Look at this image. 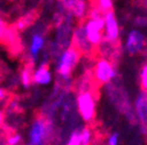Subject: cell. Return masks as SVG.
<instances>
[{
    "mask_svg": "<svg viewBox=\"0 0 147 145\" xmlns=\"http://www.w3.org/2000/svg\"><path fill=\"white\" fill-rule=\"evenodd\" d=\"M4 121H5V113H4L3 107L0 106V126L4 125Z\"/></svg>",
    "mask_w": 147,
    "mask_h": 145,
    "instance_id": "20",
    "label": "cell"
},
{
    "mask_svg": "<svg viewBox=\"0 0 147 145\" xmlns=\"http://www.w3.org/2000/svg\"><path fill=\"white\" fill-rule=\"evenodd\" d=\"M11 96H12V95L9 94L8 90L5 89V88H3L1 86H0V106L3 107V109H4V107H5L6 102L9 100Z\"/></svg>",
    "mask_w": 147,
    "mask_h": 145,
    "instance_id": "17",
    "label": "cell"
},
{
    "mask_svg": "<svg viewBox=\"0 0 147 145\" xmlns=\"http://www.w3.org/2000/svg\"><path fill=\"white\" fill-rule=\"evenodd\" d=\"M119 132H115V134H112L111 136H110L109 138H107V144L109 145H117L118 143H119Z\"/></svg>",
    "mask_w": 147,
    "mask_h": 145,
    "instance_id": "19",
    "label": "cell"
},
{
    "mask_svg": "<svg viewBox=\"0 0 147 145\" xmlns=\"http://www.w3.org/2000/svg\"><path fill=\"white\" fill-rule=\"evenodd\" d=\"M116 74L117 73H116L115 66L109 59H99L96 63L95 70H94V76H95L96 81L99 85L110 82L116 77Z\"/></svg>",
    "mask_w": 147,
    "mask_h": 145,
    "instance_id": "7",
    "label": "cell"
},
{
    "mask_svg": "<svg viewBox=\"0 0 147 145\" xmlns=\"http://www.w3.org/2000/svg\"><path fill=\"white\" fill-rule=\"evenodd\" d=\"M8 31H9V26L3 19H0V43L5 42Z\"/></svg>",
    "mask_w": 147,
    "mask_h": 145,
    "instance_id": "16",
    "label": "cell"
},
{
    "mask_svg": "<svg viewBox=\"0 0 147 145\" xmlns=\"http://www.w3.org/2000/svg\"><path fill=\"white\" fill-rule=\"evenodd\" d=\"M54 132V126L50 120L45 115H38L28 131V144L32 145H42L48 143V139L51 138Z\"/></svg>",
    "mask_w": 147,
    "mask_h": 145,
    "instance_id": "2",
    "label": "cell"
},
{
    "mask_svg": "<svg viewBox=\"0 0 147 145\" xmlns=\"http://www.w3.org/2000/svg\"><path fill=\"white\" fill-rule=\"evenodd\" d=\"M5 71H4V67H3V64H0V80H3L4 77H5Z\"/></svg>",
    "mask_w": 147,
    "mask_h": 145,
    "instance_id": "21",
    "label": "cell"
},
{
    "mask_svg": "<svg viewBox=\"0 0 147 145\" xmlns=\"http://www.w3.org/2000/svg\"><path fill=\"white\" fill-rule=\"evenodd\" d=\"M46 45V37L42 31L36 30L30 37V42H29V47H28V56H27V61L35 64V62L38 61L40 52L43 50Z\"/></svg>",
    "mask_w": 147,
    "mask_h": 145,
    "instance_id": "9",
    "label": "cell"
},
{
    "mask_svg": "<svg viewBox=\"0 0 147 145\" xmlns=\"http://www.w3.org/2000/svg\"><path fill=\"white\" fill-rule=\"evenodd\" d=\"M33 66H34V64L27 61V63L24 65V67L21 70L20 80L25 88H29L30 85L33 84V71H34Z\"/></svg>",
    "mask_w": 147,
    "mask_h": 145,
    "instance_id": "12",
    "label": "cell"
},
{
    "mask_svg": "<svg viewBox=\"0 0 147 145\" xmlns=\"http://www.w3.org/2000/svg\"><path fill=\"white\" fill-rule=\"evenodd\" d=\"M146 47V37L141 30L132 29L126 36L125 41V50L128 55L134 56L141 52Z\"/></svg>",
    "mask_w": 147,
    "mask_h": 145,
    "instance_id": "6",
    "label": "cell"
},
{
    "mask_svg": "<svg viewBox=\"0 0 147 145\" xmlns=\"http://www.w3.org/2000/svg\"><path fill=\"white\" fill-rule=\"evenodd\" d=\"M134 107L137 117L140 121L141 125L147 126V90H142L136 98Z\"/></svg>",
    "mask_w": 147,
    "mask_h": 145,
    "instance_id": "11",
    "label": "cell"
},
{
    "mask_svg": "<svg viewBox=\"0 0 147 145\" xmlns=\"http://www.w3.org/2000/svg\"><path fill=\"white\" fill-rule=\"evenodd\" d=\"M71 45L74 48H76L81 55L84 53V55H90L92 52L94 45L91 44L88 39H86V35H85V29L83 26V22L81 25H78L75 30L72 31V36H71Z\"/></svg>",
    "mask_w": 147,
    "mask_h": 145,
    "instance_id": "8",
    "label": "cell"
},
{
    "mask_svg": "<svg viewBox=\"0 0 147 145\" xmlns=\"http://www.w3.org/2000/svg\"><path fill=\"white\" fill-rule=\"evenodd\" d=\"M88 41L94 47L100 44L104 39V16L90 17L83 22Z\"/></svg>",
    "mask_w": 147,
    "mask_h": 145,
    "instance_id": "4",
    "label": "cell"
},
{
    "mask_svg": "<svg viewBox=\"0 0 147 145\" xmlns=\"http://www.w3.org/2000/svg\"><path fill=\"white\" fill-rule=\"evenodd\" d=\"M140 80H141V88L142 90H147V64L144 65L140 72Z\"/></svg>",
    "mask_w": 147,
    "mask_h": 145,
    "instance_id": "18",
    "label": "cell"
},
{
    "mask_svg": "<svg viewBox=\"0 0 147 145\" xmlns=\"http://www.w3.org/2000/svg\"><path fill=\"white\" fill-rule=\"evenodd\" d=\"M77 109L82 120L86 123L92 122L96 117V99L91 90L81 92L77 96Z\"/></svg>",
    "mask_w": 147,
    "mask_h": 145,
    "instance_id": "3",
    "label": "cell"
},
{
    "mask_svg": "<svg viewBox=\"0 0 147 145\" xmlns=\"http://www.w3.org/2000/svg\"><path fill=\"white\" fill-rule=\"evenodd\" d=\"M48 55L43 57L42 63L38 66V69L33 71V84L36 85H48L53 81V74L49 69V64L47 61Z\"/></svg>",
    "mask_w": 147,
    "mask_h": 145,
    "instance_id": "10",
    "label": "cell"
},
{
    "mask_svg": "<svg viewBox=\"0 0 147 145\" xmlns=\"http://www.w3.org/2000/svg\"><path fill=\"white\" fill-rule=\"evenodd\" d=\"M119 25L117 21L116 14L112 9H110L104 13V39L105 41L112 43L115 45L119 42Z\"/></svg>",
    "mask_w": 147,
    "mask_h": 145,
    "instance_id": "5",
    "label": "cell"
},
{
    "mask_svg": "<svg viewBox=\"0 0 147 145\" xmlns=\"http://www.w3.org/2000/svg\"><path fill=\"white\" fill-rule=\"evenodd\" d=\"M81 130L82 128L78 129H74L68 138L67 144L69 145H81Z\"/></svg>",
    "mask_w": 147,
    "mask_h": 145,
    "instance_id": "13",
    "label": "cell"
},
{
    "mask_svg": "<svg viewBox=\"0 0 147 145\" xmlns=\"http://www.w3.org/2000/svg\"><path fill=\"white\" fill-rule=\"evenodd\" d=\"M56 58L57 59L55 70H56L57 77L62 79V84L64 87L69 85V82H71V73L78 64V61L81 58V52L71 45L70 48H67L63 51H61V53Z\"/></svg>",
    "mask_w": 147,
    "mask_h": 145,
    "instance_id": "1",
    "label": "cell"
},
{
    "mask_svg": "<svg viewBox=\"0 0 147 145\" xmlns=\"http://www.w3.org/2000/svg\"><path fill=\"white\" fill-rule=\"evenodd\" d=\"M91 139H92V132H91V129L85 126V128H82L81 130V144L83 145H88L91 143Z\"/></svg>",
    "mask_w": 147,
    "mask_h": 145,
    "instance_id": "14",
    "label": "cell"
},
{
    "mask_svg": "<svg viewBox=\"0 0 147 145\" xmlns=\"http://www.w3.org/2000/svg\"><path fill=\"white\" fill-rule=\"evenodd\" d=\"M96 1H97V4H96L97 6L96 7H98L99 11L103 12V13L112 9V6H113L112 0H96Z\"/></svg>",
    "mask_w": 147,
    "mask_h": 145,
    "instance_id": "15",
    "label": "cell"
}]
</instances>
